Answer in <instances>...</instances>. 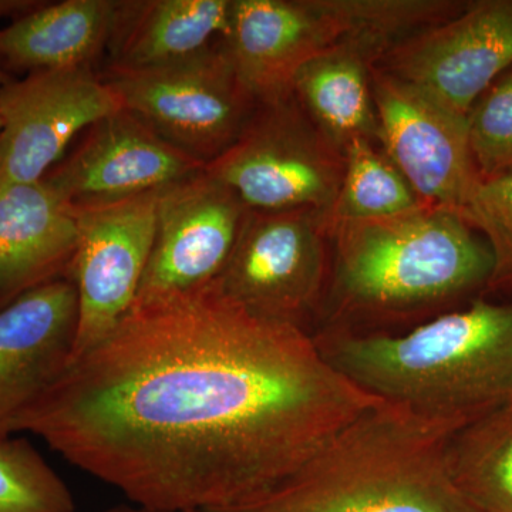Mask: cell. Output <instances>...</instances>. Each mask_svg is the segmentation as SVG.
I'll use <instances>...</instances> for the list:
<instances>
[{"label":"cell","mask_w":512,"mask_h":512,"mask_svg":"<svg viewBox=\"0 0 512 512\" xmlns=\"http://www.w3.org/2000/svg\"><path fill=\"white\" fill-rule=\"evenodd\" d=\"M446 460L451 483L473 512H512V403L458 429Z\"/></svg>","instance_id":"cell-20"},{"label":"cell","mask_w":512,"mask_h":512,"mask_svg":"<svg viewBox=\"0 0 512 512\" xmlns=\"http://www.w3.org/2000/svg\"><path fill=\"white\" fill-rule=\"evenodd\" d=\"M372 90L383 153L423 204L461 214L481 181L467 116L376 66Z\"/></svg>","instance_id":"cell-10"},{"label":"cell","mask_w":512,"mask_h":512,"mask_svg":"<svg viewBox=\"0 0 512 512\" xmlns=\"http://www.w3.org/2000/svg\"><path fill=\"white\" fill-rule=\"evenodd\" d=\"M76 212L45 178L0 181V308L66 278L77 248Z\"/></svg>","instance_id":"cell-16"},{"label":"cell","mask_w":512,"mask_h":512,"mask_svg":"<svg viewBox=\"0 0 512 512\" xmlns=\"http://www.w3.org/2000/svg\"><path fill=\"white\" fill-rule=\"evenodd\" d=\"M101 512H165V511L150 510V508L140 507V505L123 504V505H116V507L107 508V510H104Z\"/></svg>","instance_id":"cell-25"},{"label":"cell","mask_w":512,"mask_h":512,"mask_svg":"<svg viewBox=\"0 0 512 512\" xmlns=\"http://www.w3.org/2000/svg\"><path fill=\"white\" fill-rule=\"evenodd\" d=\"M0 131H2V121H0Z\"/></svg>","instance_id":"cell-27"},{"label":"cell","mask_w":512,"mask_h":512,"mask_svg":"<svg viewBox=\"0 0 512 512\" xmlns=\"http://www.w3.org/2000/svg\"><path fill=\"white\" fill-rule=\"evenodd\" d=\"M232 0L119 2L110 69L140 70L195 55L225 39Z\"/></svg>","instance_id":"cell-17"},{"label":"cell","mask_w":512,"mask_h":512,"mask_svg":"<svg viewBox=\"0 0 512 512\" xmlns=\"http://www.w3.org/2000/svg\"><path fill=\"white\" fill-rule=\"evenodd\" d=\"M458 429L379 402L268 493L202 512H473L448 474Z\"/></svg>","instance_id":"cell-3"},{"label":"cell","mask_w":512,"mask_h":512,"mask_svg":"<svg viewBox=\"0 0 512 512\" xmlns=\"http://www.w3.org/2000/svg\"><path fill=\"white\" fill-rule=\"evenodd\" d=\"M379 402L305 329L212 281L137 298L12 434H35L130 504L202 512L268 493Z\"/></svg>","instance_id":"cell-1"},{"label":"cell","mask_w":512,"mask_h":512,"mask_svg":"<svg viewBox=\"0 0 512 512\" xmlns=\"http://www.w3.org/2000/svg\"><path fill=\"white\" fill-rule=\"evenodd\" d=\"M113 0H64L37 6L0 30V59L18 69L90 67L110 45Z\"/></svg>","instance_id":"cell-19"},{"label":"cell","mask_w":512,"mask_h":512,"mask_svg":"<svg viewBox=\"0 0 512 512\" xmlns=\"http://www.w3.org/2000/svg\"><path fill=\"white\" fill-rule=\"evenodd\" d=\"M380 57L375 46L348 40L303 64L293 79V96L342 153L359 138L379 141L372 69Z\"/></svg>","instance_id":"cell-18"},{"label":"cell","mask_w":512,"mask_h":512,"mask_svg":"<svg viewBox=\"0 0 512 512\" xmlns=\"http://www.w3.org/2000/svg\"><path fill=\"white\" fill-rule=\"evenodd\" d=\"M123 109L90 67L39 70L0 87V181L35 183L80 131Z\"/></svg>","instance_id":"cell-12"},{"label":"cell","mask_w":512,"mask_h":512,"mask_svg":"<svg viewBox=\"0 0 512 512\" xmlns=\"http://www.w3.org/2000/svg\"><path fill=\"white\" fill-rule=\"evenodd\" d=\"M72 491L26 439H0V512H74Z\"/></svg>","instance_id":"cell-22"},{"label":"cell","mask_w":512,"mask_h":512,"mask_svg":"<svg viewBox=\"0 0 512 512\" xmlns=\"http://www.w3.org/2000/svg\"><path fill=\"white\" fill-rule=\"evenodd\" d=\"M157 195L74 210L79 235L67 278L76 285L79 318L70 362L106 339L136 302L153 251Z\"/></svg>","instance_id":"cell-9"},{"label":"cell","mask_w":512,"mask_h":512,"mask_svg":"<svg viewBox=\"0 0 512 512\" xmlns=\"http://www.w3.org/2000/svg\"><path fill=\"white\" fill-rule=\"evenodd\" d=\"M369 37L366 0H232L222 42L256 103L268 104L292 96L293 79L309 60Z\"/></svg>","instance_id":"cell-8"},{"label":"cell","mask_w":512,"mask_h":512,"mask_svg":"<svg viewBox=\"0 0 512 512\" xmlns=\"http://www.w3.org/2000/svg\"><path fill=\"white\" fill-rule=\"evenodd\" d=\"M247 212L238 195L205 168L158 191L153 251L137 298L215 281Z\"/></svg>","instance_id":"cell-13"},{"label":"cell","mask_w":512,"mask_h":512,"mask_svg":"<svg viewBox=\"0 0 512 512\" xmlns=\"http://www.w3.org/2000/svg\"><path fill=\"white\" fill-rule=\"evenodd\" d=\"M467 126L481 180L512 174V70L501 74L471 107Z\"/></svg>","instance_id":"cell-23"},{"label":"cell","mask_w":512,"mask_h":512,"mask_svg":"<svg viewBox=\"0 0 512 512\" xmlns=\"http://www.w3.org/2000/svg\"><path fill=\"white\" fill-rule=\"evenodd\" d=\"M126 109L104 117L45 180L76 208L160 191L204 170Z\"/></svg>","instance_id":"cell-14"},{"label":"cell","mask_w":512,"mask_h":512,"mask_svg":"<svg viewBox=\"0 0 512 512\" xmlns=\"http://www.w3.org/2000/svg\"><path fill=\"white\" fill-rule=\"evenodd\" d=\"M79 303L70 278L55 279L0 308V439L69 365Z\"/></svg>","instance_id":"cell-15"},{"label":"cell","mask_w":512,"mask_h":512,"mask_svg":"<svg viewBox=\"0 0 512 512\" xmlns=\"http://www.w3.org/2000/svg\"><path fill=\"white\" fill-rule=\"evenodd\" d=\"M474 231L463 215L431 205L330 229L333 319H399L487 286L493 254Z\"/></svg>","instance_id":"cell-4"},{"label":"cell","mask_w":512,"mask_h":512,"mask_svg":"<svg viewBox=\"0 0 512 512\" xmlns=\"http://www.w3.org/2000/svg\"><path fill=\"white\" fill-rule=\"evenodd\" d=\"M3 84H5V76H3V72L0 70V87H2Z\"/></svg>","instance_id":"cell-26"},{"label":"cell","mask_w":512,"mask_h":512,"mask_svg":"<svg viewBox=\"0 0 512 512\" xmlns=\"http://www.w3.org/2000/svg\"><path fill=\"white\" fill-rule=\"evenodd\" d=\"M329 237L318 211H251L215 279L248 312L305 329L328 281Z\"/></svg>","instance_id":"cell-7"},{"label":"cell","mask_w":512,"mask_h":512,"mask_svg":"<svg viewBox=\"0 0 512 512\" xmlns=\"http://www.w3.org/2000/svg\"><path fill=\"white\" fill-rule=\"evenodd\" d=\"M377 69L467 116L512 66V0H481L387 49Z\"/></svg>","instance_id":"cell-11"},{"label":"cell","mask_w":512,"mask_h":512,"mask_svg":"<svg viewBox=\"0 0 512 512\" xmlns=\"http://www.w3.org/2000/svg\"><path fill=\"white\" fill-rule=\"evenodd\" d=\"M104 82L123 109L204 165L238 140L258 106L222 40L161 66L109 69Z\"/></svg>","instance_id":"cell-5"},{"label":"cell","mask_w":512,"mask_h":512,"mask_svg":"<svg viewBox=\"0 0 512 512\" xmlns=\"http://www.w3.org/2000/svg\"><path fill=\"white\" fill-rule=\"evenodd\" d=\"M343 157L342 183L326 217L329 232L340 224L397 217L426 205L373 141H352Z\"/></svg>","instance_id":"cell-21"},{"label":"cell","mask_w":512,"mask_h":512,"mask_svg":"<svg viewBox=\"0 0 512 512\" xmlns=\"http://www.w3.org/2000/svg\"><path fill=\"white\" fill-rule=\"evenodd\" d=\"M345 157L296 97L258 104L241 136L212 163V177L251 211H318L328 217Z\"/></svg>","instance_id":"cell-6"},{"label":"cell","mask_w":512,"mask_h":512,"mask_svg":"<svg viewBox=\"0 0 512 512\" xmlns=\"http://www.w3.org/2000/svg\"><path fill=\"white\" fill-rule=\"evenodd\" d=\"M461 215L484 235L493 254L487 288H512V174L481 180Z\"/></svg>","instance_id":"cell-24"},{"label":"cell","mask_w":512,"mask_h":512,"mask_svg":"<svg viewBox=\"0 0 512 512\" xmlns=\"http://www.w3.org/2000/svg\"><path fill=\"white\" fill-rule=\"evenodd\" d=\"M342 375L382 402L464 427L512 403V303L478 299L402 333L326 330Z\"/></svg>","instance_id":"cell-2"}]
</instances>
